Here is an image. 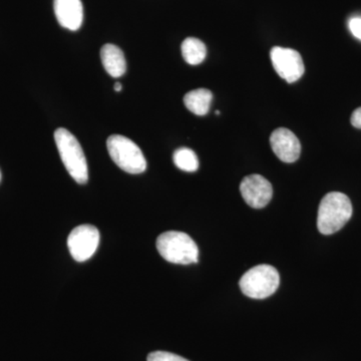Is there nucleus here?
I'll list each match as a JSON object with an SVG mask.
<instances>
[{
  "label": "nucleus",
  "mask_w": 361,
  "mask_h": 361,
  "mask_svg": "<svg viewBox=\"0 0 361 361\" xmlns=\"http://www.w3.org/2000/svg\"><path fill=\"white\" fill-rule=\"evenodd\" d=\"M353 216V204L345 194L331 192L325 195L318 208L317 228L323 235L334 234Z\"/></svg>",
  "instance_id": "obj_1"
},
{
  "label": "nucleus",
  "mask_w": 361,
  "mask_h": 361,
  "mask_svg": "<svg viewBox=\"0 0 361 361\" xmlns=\"http://www.w3.org/2000/svg\"><path fill=\"white\" fill-rule=\"evenodd\" d=\"M54 141L68 174L78 184H85L89 180V170L84 151L77 137L68 130L59 128L54 132Z\"/></svg>",
  "instance_id": "obj_2"
},
{
  "label": "nucleus",
  "mask_w": 361,
  "mask_h": 361,
  "mask_svg": "<svg viewBox=\"0 0 361 361\" xmlns=\"http://www.w3.org/2000/svg\"><path fill=\"white\" fill-rule=\"evenodd\" d=\"M157 249L161 257L174 264L188 265L198 262V246L186 233H163L157 239Z\"/></svg>",
  "instance_id": "obj_3"
},
{
  "label": "nucleus",
  "mask_w": 361,
  "mask_h": 361,
  "mask_svg": "<svg viewBox=\"0 0 361 361\" xmlns=\"http://www.w3.org/2000/svg\"><path fill=\"white\" fill-rule=\"evenodd\" d=\"M111 160L118 168L129 174H142L146 171L147 161L141 149L132 140L121 135H113L106 141Z\"/></svg>",
  "instance_id": "obj_4"
},
{
  "label": "nucleus",
  "mask_w": 361,
  "mask_h": 361,
  "mask_svg": "<svg viewBox=\"0 0 361 361\" xmlns=\"http://www.w3.org/2000/svg\"><path fill=\"white\" fill-rule=\"evenodd\" d=\"M279 283L280 276L276 268L268 264L251 268L239 281L242 292L253 299H264L272 295Z\"/></svg>",
  "instance_id": "obj_5"
},
{
  "label": "nucleus",
  "mask_w": 361,
  "mask_h": 361,
  "mask_svg": "<svg viewBox=\"0 0 361 361\" xmlns=\"http://www.w3.org/2000/svg\"><path fill=\"white\" fill-rule=\"evenodd\" d=\"M99 243V230L92 225L78 226L71 232L68 238L71 257L78 262L89 260L96 253Z\"/></svg>",
  "instance_id": "obj_6"
},
{
  "label": "nucleus",
  "mask_w": 361,
  "mask_h": 361,
  "mask_svg": "<svg viewBox=\"0 0 361 361\" xmlns=\"http://www.w3.org/2000/svg\"><path fill=\"white\" fill-rule=\"evenodd\" d=\"M271 61L280 78L287 82H295L302 77L305 66L298 51L291 49L275 47L271 49Z\"/></svg>",
  "instance_id": "obj_7"
},
{
  "label": "nucleus",
  "mask_w": 361,
  "mask_h": 361,
  "mask_svg": "<svg viewBox=\"0 0 361 361\" xmlns=\"http://www.w3.org/2000/svg\"><path fill=\"white\" fill-rule=\"evenodd\" d=\"M240 192L249 206L254 209L264 208L273 196L269 180L261 175L247 176L240 184Z\"/></svg>",
  "instance_id": "obj_8"
},
{
  "label": "nucleus",
  "mask_w": 361,
  "mask_h": 361,
  "mask_svg": "<svg viewBox=\"0 0 361 361\" xmlns=\"http://www.w3.org/2000/svg\"><path fill=\"white\" fill-rule=\"evenodd\" d=\"M270 145L275 155L284 163H294L300 157V142L290 130L285 128L275 130L271 135Z\"/></svg>",
  "instance_id": "obj_9"
},
{
  "label": "nucleus",
  "mask_w": 361,
  "mask_h": 361,
  "mask_svg": "<svg viewBox=\"0 0 361 361\" xmlns=\"http://www.w3.org/2000/svg\"><path fill=\"white\" fill-rule=\"evenodd\" d=\"M54 13L59 25L66 30H78L84 20V8L80 0H54Z\"/></svg>",
  "instance_id": "obj_10"
},
{
  "label": "nucleus",
  "mask_w": 361,
  "mask_h": 361,
  "mask_svg": "<svg viewBox=\"0 0 361 361\" xmlns=\"http://www.w3.org/2000/svg\"><path fill=\"white\" fill-rule=\"evenodd\" d=\"M102 63L106 73L113 78H121L127 71L125 54L115 44H104L101 49Z\"/></svg>",
  "instance_id": "obj_11"
},
{
  "label": "nucleus",
  "mask_w": 361,
  "mask_h": 361,
  "mask_svg": "<svg viewBox=\"0 0 361 361\" xmlns=\"http://www.w3.org/2000/svg\"><path fill=\"white\" fill-rule=\"evenodd\" d=\"M213 94L209 90L198 89L188 92L184 97V104L188 110L197 116H205L210 110Z\"/></svg>",
  "instance_id": "obj_12"
},
{
  "label": "nucleus",
  "mask_w": 361,
  "mask_h": 361,
  "mask_svg": "<svg viewBox=\"0 0 361 361\" xmlns=\"http://www.w3.org/2000/svg\"><path fill=\"white\" fill-rule=\"evenodd\" d=\"M180 49H182L183 58L189 65H200L206 59V45L196 37H188L185 39Z\"/></svg>",
  "instance_id": "obj_13"
},
{
  "label": "nucleus",
  "mask_w": 361,
  "mask_h": 361,
  "mask_svg": "<svg viewBox=\"0 0 361 361\" xmlns=\"http://www.w3.org/2000/svg\"><path fill=\"white\" fill-rule=\"evenodd\" d=\"M175 165L180 170L185 172H196L199 168V159L193 149L188 148H180L175 152L173 156Z\"/></svg>",
  "instance_id": "obj_14"
},
{
  "label": "nucleus",
  "mask_w": 361,
  "mask_h": 361,
  "mask_svg": "<svg viewBox=\"0 0 361 361\" xmlns=\"http://www.w3.org/2000/svg\"><path fill=\"white\" fill-rule=\"evenodd\" d=\"M148 361H189L182 356L167 353V351H155L149 353Z\"/></svg>",
  "instance_id": "obj_15"
},
{
  "label": "nucleus",
  "mask_w": 361,
  "mask_h": 361,
  "mask_svg": "<svg viewBox=\"0 0 361 361\" xmlns=\"http://www.w3.org/2000/svg\"><path fill=\"white\" fill-rule=\"evenodd\" d=\"M349 30L353 32V35L358 39L361 40V18H351L348 23Z\"/></svg>",
  "instance_id": "obj_16"
},
{
  "label": "nucleus",
  "mask_w": 361,
  "mask_h": 361,
  "mask_svg": "<svg viewBox=\"0 0 361 361\" xmlns=\"http://www.w3.org/2000/svg\"><path fill=\"white\" fill-rule=\"evenodd\" d=\"M351 125L357 129H361V108L356 109L351 115Z\"/></svg>",
  "instance_id": "obj_17"
},
{
  "label": "nucleus",
  "mask_w": 361,
  "mask_h": 361,
  "mask_svg": "<svg viewBox=\"0 0 361 361\" xmlns=\"http://www.w3.org/2000/svg\"><path fill=\"white\" fill-rule=\"evenodd\" d=\"M114 90H115V92H121L122 90V84L121 82H116L115 85H114Z\"/></svg>",
  "instance_id": "obj_18"
},
{
  "label": "nucleus",
  "mask_w": 361,
  "mask_h": 361,
  "mask_svg": "<svg viewBox=\"0 0 361 361\" xmlns=\"http://www.w3.org/2000/svg\"><path fill=\"white\" fill-rule=\"evenodd\" d=\"M0 180H1V172H0Z\"/></svg>",
  "instance_id": "obj_19"
}]
</instances>
